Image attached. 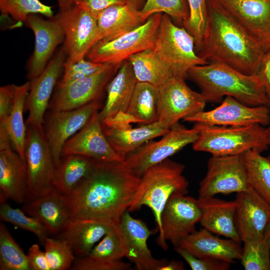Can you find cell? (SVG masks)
I'll use <instances>...</instances> for the list:
<instances>
[{
	"label": "cell",
	"mask_w": 270,
	"mask_h": 270,
	"mask_svg": "<svg viewBox=\"0 0 270 270\" xmlns=\"http://www.w3.org/2000/svg\"><path fill=\"white\" fill-rule=\"evenodd\" d=\"M28 182L25 163L14 150L5 127L0 124V202H26Z\"/></svg>",
	"instance_id": "e0dca14e"
},
{
	"label": "cell",
	"mask_w": 270,
	"mask_h": 270,
	"mask_svg": "<svg viewBox=\"0 0 270 270\" xmlns=\"http://www.w3.org/2000/svg\"><path fill=\"white\" fill-rule=\"evenodd\" d=\"M152 49L176 76L186 78L190 68L208 64L197 54L194 36L166 14H162Z\"/></svg>",
	"instance_id": "8992f818"
},
{
	"label": "cell",
	"mask_w": 270,
	"mask_h": 270,
	"mask_svg": "<svg viewBox=\"0 0 270 270\" xmlns=\"http://www.w3.org/2000/svg\"><path fill=\"white\" fill-rule=\"evenodd\" d=\"M162 16L160 13L154 14L140 26L118 38L98 42L86 58L96 62L120 65L132 55L153 48Z\"/></svg>",
	"instance_id": "52a82bcc"
},
{
	"label": "cell",
	"mask_w": 270,
	"mask_h": 270,
	"mask_svg": "<svg viewBox=\"0 0 270 270\" xmlns=\"http://www.w3.org/2000/svg\"><path fill=\"white\" fill-rule=\"evenodd\" d=\"M98 111L87 124L68 140L64 146L62 157L78 154L105 161H124L108 140L98 116Z\"/></svg>",
	"instance_id": "603a6c76"
},
{
	"label": "cell",
	"mask_w": 270,
	"mask_h": 270,
	"mask_svg": "<svg viewBox=\"0 0 270 270\" xmlns=\"http://www.w3.org/2000/svg\"><path fill=\"white\" fill-rule=\"evenodd\" d=\"M22 209L28 215L42 224L50 235L57 236L70 219L61 194L54 186L26 202Z\"/></svg>",
	"instance_id": "4316f807"
},
{
	"label": "cell",
	"mask_w": 270,
	"mask_h": 270,
	"mask_svg": "<svg viewBox=\"0 0 270 270\" xmlns=\"http://www.w3.org/2000/svg\"><path fill=\"white\" fill-rule=\"evenodd\" d=\"M29 89V81L21 85H16L12 110L6 121L4 124H0L6 128L14 150L24 163L27 128L24 121V112Z\"/></svg>",
	"instance_id": "d6a6232c"
},
{
	"label": "cell",
	"mask_w": 270,
	"mask_h": 270,
	"mask_svg": "<svg viewBox=\"0 0 270 270\" xmlns=\"http://www.w3.org/2000/svg\"><path fill=\"white\" fill-rule=\"evenodd\" d=\"M94 159L78 154L62 157L56 167L53 186L62 194L74 188L88 173Z\"/></svg>",
	"instance_id": "4dcf8cb0"
},
{
	"label": "cell",
	"mask_w": 270,
	"mask_h": 270,
	"mask_svg": "<svg viewBox=\"0 0 270 270\" xmlns=\"http://www.w3.org/2000/svg\"><path fill=\"white\" fill-rule=\"evenodd\" d=\"M76 0H56L59 10L62 11L66 10L74 4Z\"/></svg>",
	"instance_id": "f5cc1de1"
},
{
	"label": "cell",
	"mask_w": 270,
	"mask_h": 270,
	"mask_svg": "<svg viewBox=\"0 0 270 270\" xmlns=\"http://www.w3.org/2000/svg\"><path fill=\"white\" fill-rule=\"evenodd\" d=\"M140 12L144 22L154 14L163 13L183 26L190 16L187 0H146Z\"/></svg>",
	"instance_id": "8d00e7d4"
},
{
	"label": "cell",
	"mask_w": 270,
	"mask_h": 270,
	"mask_svg": "<svg viewBox=\"0 0 270 270\" xmlns=\"http://www.w3.org/2000/svg\"><path fill=\"white\" fill-rule=\"evenodd\" d=\"M44 246L50 270H66L72 267L76 256L66 241L48 236Z\"/></svg>",
	"instance_id": "60d3db41"
},
{
	"label": "cell",
	"mask_w": 270,
	"mask_h": 270,
	"mask_svg": "<svg viewBox=\"0 0 270 270\" xmlns=\"http://www.w3.org/2000/svg\"><path fill=\"white\" fill-rule=\"evenodd\" d=\"M66 58L61 48L50 60L44 71L29 80L30 89L26 97L25 110L28 112L26 125L44 128V114L49 106L50 100L62 71Z\"/></svg>",
	"instance_id": "ac0fdd59"
},
{
	"label": "cell",
	"mask_w": 270,
	"mask_h": 270,
	"mask_svg": "<svg viewBox=\"0 0 270 270\" xmlns=\"http://www.w3.org/2000/svg\"><path fill=\"white\" fill-rule=\"evenodd\" d=\"M240 242L220 238L204 228L189 234L179 247L198 258H211L232 263L240 260L242 248Z\"/></svg>",
	"instance_id": "cb8c5ba5"
},
{
	"label": "cell",
	"mask_w": 270,
	"mask_h": 270,
	"mask_svg": "<svg viewBox=\"0 0 270 270\" xmlns=\"http://www.w3.org/2000/svg\"><path fill=\"white\" fill-rule=\"evenodd\" d=\"M0 10L2 15L10 16L14 20L24 22L30 14H38L52 18V6L40 0H0Z\"/></svg>",
	"instance_id": "74e56055"
},
{
	"label": "cell",
	"mask_w": 270,
	"mask_h": 270,
	"mask_svg": "<svg viewBox=\"0 0 270 270\" xmlns=\"http://www.w3.org/2000/svg\"><path fill=\"white\" fill-rule=\"evenodd\" d=\"M0 270H30L27 255L2 222L0 223Z\"/></svg>",
	"instance_id": "d590c367"
},
{
	"label": "cell",
	"mask_w": 270,
	"mask_h": 270,
	"mask_svg": "<svg viewBox=\"0 0 270 270\" xmlns=\"http://www.w3.org/2000/svg\"><path fill=\"white\" fill-rule=\"evenodd\" d=\"M97 20L98 42L118 38L144 22L140 10L128 2L107 8Z\"/></svg>",
	"instance_id": "f546056e"
},
{
	"label": "cell",
	"mask_w": 270,
	"mask_h": 270,
	"mask_svg": "<svg viewBox=\"0 0 270 270\" xmlns=\"http://www.w3.org/2000/svg\"><path fill=\"white\" fill-rule=\"evenodd\" d=\"M120 65L112 66L90 76L72 82H59L49 104L51 111L74 110L100 100L103 92Z\"/></svg>",
	"instance_id": "5bb4252c"
},
{
	"label": "cell",
	"mask_w": 270,
	"mask_h": 270,
	"mask_svg": "<svg viewBox=\"0 0 270 270\" xmlns=\"http://www.w3.org/2000/svg\"><path fill=\"white\" fill-rule=\"evenodd\" d=\"M15 86V84H10L0 88V124L6 121L12 110Z\"/></svg>",
	"instance_id": "7dc6e473"
},
{
	"label": "cell",
	"mask_w": 270,
	"mask_h": 270,
	"mask_svg": "<svg viewBox=\"0 0 270 270\" xmlns=\"http://www.w3.org/2000/svg\"><path fill=\"white\" fill-rule=\"evenodd\" d=\"M198 130L188 128L178 122L157 141H148L128 154L124 162L136 176L140 178L150 167L168 158L186 146L193 144Z\"/></svg>",
	"instance_id": "ba28073f"
},
{
	"label": "cell",
	"mask_w": 270,
	"mask_h": 270,
	"mask_svg": "<svg viewBox=\"0 0 270 270\" xmlns=\"http://www.w3.org/2000/svg\"><path fill=\"white\" fill-rule=\"evenodd\" d=\"M207 22L197 54L207 62L227 65L256 74L266 52L260 43L220 6L207 0Z\"/></svg>",
	"instance_id": "7a4b0ae2"
},
{
	"label": "cell",
	"mask_w": 270,
	"mask_h": 270,
	"mask_svg": "<svg viewBox=\"0 0 270 270\" xmlns=\"http://www.w3.org/2000/svg\"><path fill=\"white\" fill-rule=\"evenodd\" d=\"M251 188L242 154L212 155L206 174L200 182L198 198L237 193Z\"/></svg>",
	"instance_id": "30bf717a"
},
{
	"label": "cell",
	"mask_w": 270,
	"mask_h": 270,
	"mask_svg": "<svg viewBox=\"0 0 270 270\" xmlns=\"http://www.w3.org/2000/svg\"><path fill=\"white\" fill-rule=\"evenodd\" d=\"M128 2L130 3L138 10L141 7L144 0H127Z\"/></svg>",
	"instance_id": "db71d44e"
},
{
	"label": "cell",
	"mask_w": 270,
	"mask_h": 270,
	"mask_svg": "<svg viewBox=\"0 0 270 270\" xmlns=\"http://www.w3.org/2000/svg\"><path fill=\"white\" fill-rule=\"evenodd\" d=\"M116 227L102 222L70 218L56 238L66 241L76 257H85L96 242Z\"/></svg>",
	"instance_id": "f1b7e54d"
},
{
	"label": "cell",
	"mask_w": 270,
	"mask_h": 270,
	"mask_svg": "<svg viewBox=\"0 0 270 270\" xmlns=\"http://www.w3.org/2000/svg\"><path fill=\"white\" fill-rule=\"evenodd\" d=\"M185 166L169 158L148 168L140 178L136 190L128 208L130 212L146 206L154 214L162 234V214L169 198L174 194H186L188 182L184 176Z\"/></svg>",
	"instance_id": "277c9868"
},
{
	"label": "cell",
	"mask_w": 270,
	"mask_h": 270,
	"mask_svg": "<svg viewBox=\"0 0 270 270\" xmlns=\"http://www.w3.org/2000/svg\"><path fill=\"white\" fill-rule=\"evenodd\" d=\"M127 2V0H76L74 4L88 10L98 18V15L107 8Z\"/></svg>",
	"instance_id": "c3c4849f"
},
{
	"label": "cell",
	"mask_w": 270,
	"mask_h": 270,
	"mask_svg": "<svg viewBox=\"0 0 270 270\" xmlns=\"http://www.w3.org/2000/svg\"><path fill=\"white\" fill-rule=\"evenodd\" d=\"M24 210L12 207L4 202L0 204V218L22 230L34 234L40 242L44 245L46 238L50 235L44 226L40 221L29 215Z\"/></svg>",
	"instance_id": "f35d334b"
},
{
	"label": "cell",
	"mask_w": 270,
	"mask_h": 270,
	"mask_svg": "<svg viewBox=\"0 0 270 270\" xmlns=\"http://www.w3.org/2000/svg\"><path fill=\"white\" fill-rule=\"evenodd\" d=\"M102 106L100 100L74 110L51 111L44 130L56 167L60 163L66 142L82 128Z\"/></svg>",
	"instance_id": "2e32d148"
},
{
	"label": "cell",
	"mask_w": 270,
	"mask_h": 270,
	"mask_svg": "<svg viewBox=\"0 0 270 270\" xmlns=\"http://www.w3.org/2000/svg\"><path fill=\"white\" fill-rule=\"evenodd\" d=\"M54 16L64 32L62 47L66 54V60L73 62L86 58L98 41L97 18L75 4L58 11Z\"/></svg>",
	"instance_id": "7c38bea8"
},
{
	"label": "cell",
	"mask_w": 270,
	"mask_h": 270,
	"mask_svg": "<svg viewBox=\"0 0 270 270\" xmlns=\"http://www.w3.org/2000/svg\"><path fill=\"white\" fill-rule=\"evenodd\" d=\"M184 265L182 262L176 260L168 262L161 270H184Z\"/></svg>",
	"instance_id": "816d5d0a"
},
{
	"label": "cell",
	"mask_w": 270,
	"mask_h": 270,
	"mask_svg": "<svg viewBox=\"0 0 270 270\" xmlns=\"http://www.w3.org/2000/svg\"><path fill=\"white\" fill-rule=\"evenodd\" d=\"M116 65L94 62L86 58L73 62L66 60L64 66L63 76L60 82H68L83 78Z\"/></svg>",
	"instance_id": "ee69618b"
},
{
	"label": "cell",
	"mask_w": 270,
	"mask_h": 270,
	"mask_svg": "<svg viewBox=\"0 0 270 270\" xmlns=\"http://www.w3.org/2000/svg\"><path fill=\"white\" fill-rule=\"evenodd\" d=\"M202 211L198 199L186 194H173L168 200L162 214V234L158 244L168 249L166 241L174 248L179 247L185 238L195 230L200 222Z\"/></svg>",
	"instance_id": "4fadbf2b"
},
{
	"label": "cell",
	"mask_w": 270,
	"mask_h": 270,
	"mask_svg": "<svg viewBox=\"0 0 270 270\" xmlns=\"http://www.w3.org/2000/svg\"><path fill=\"white\" fill-rule=\"evenodd\" d=\"M138 82L131 64L124 61L106 87V100L98 111L101 122L127 112Z\"/></svg>",
	"instance_id": "d4e9b609"
},
{
	"label": "cell",
	"mask_w": 270,
	"mask_h": 270,
	"mask_svg": "<svg viewBox=\"0 0 270 270\" xmlns=\"http://www.w3.org/2000/svg\"><path fill=\"white\" fill-rule=\"evenodd\" d=\"M242 156L251 187L270 205V161L255 150Z\"/></svg>",
	"instance_id": "e575fe53"
},
{
	"label": "cell",
	"mask_w": 270,
	"mask_h": 270,
	"mask_svg": "<svg viewBox=\"0 0 270 270\" xmlns=\"http://www.w3.org/2000/svg\"><path fill=\"white\" fill-rule=\"evenodd\" d=\"M202 211L201 226L206 230L241 242L236 224V202L214 196L198 198Z\"/></svg>",
	"instance_id": "484cf974"
},
{
	"label": "cell",
	"mask_w": 270,
	"mask_h": 270,
	"mask_svg": "<svg viewBox=\"0 0 270 270\" xmlns=\"http://www.w3.org/2000/svg\"><path fill=\"white\" fill-rule=\"evenodd\" d=\"M26 255L30 270H50L45 252L38 244L32 245Z\"/></svg>",
	"instance_id": "681fc988"
},
{
	"label": "cell",
	"mask_w": 270,
	"mask_h": 270,
	"mask_svg": "<svg viewBox=\"0 0 270 270\" xmlns=\"http://www.w3.org/2000/svg\"><path fill=\"white\" fill-rule=\"evenodd\" d=\"M88 256L106 261L122 260L125 252L118 228L108 232L93 248Z\"/></svg>",
	"instance_id": "b9f144b4"
},
{
	"label": "cell",
	"mask_w": 270,
	"mask_h": 270,
	"mask_svg": "<svg viewBox=\"0 0 270 270\" xmlns=\"http://www.w3.org/2000/svg\"><path fill=\"white\" fill-rule=\"evenodd\" d=\"M140 178L124 161L94 159L88 174L62 194L70 218L102 222L118 226L128 210Z\"/></svg>",
	"instance_id": "6da1fadb"
},
{
	"label": "cell",
	"mask_w": 270,
	"mask_h": 270,
	"mask_svg": "<svg viewBox=\"0 0 270 270\" xmlns=\"http://www.w3.org/2000/svg\"><path fill=\"white\" fill-rule=\"evenodd\" d=\"M158 87L138 82L126 113L138 126L158 121Z\"/></svg>",
	"instance_id": "836d02e7"
},
{
	"label": "cell",
	"mask_w": 270,
	"mask_h": 270,
	"mask_svg": "<svg viewBox=\"0 0 270 270\" xmlns=\"http://www.w3.org/2000/svg\"><path fill=\"white\" fill-rule=\"evenodd\" d=\"M264 234L267 238V239L268 242L269 246H270V224L268 228H267Z\"/></svg>",
	"instance_id": "9f6ffc18"
},
{
	"label": "cell",
	"mask_w": 270,
	"mask_h": 270,
	"mask_svg": "<svg viewBox=\"0 0 270 270\" xmlns=\"http://www.w3.org/2000/svg\"><path fill=\"white\" fill-rule=\"evenodd\" d=\"M102 125L110 145L124 160L128 154L144 143L163 136L170 130L158 121L136 128L130 124L120 126Z\"/></svg>",
	"instance_id": "83f0119b"
},
{
	"label": "cell",
	"mask_w": 270,
	"mask_h": 270,
	"mask_svg": "<svg viewBox=\"0 0 270 270\" xmlns=\"http://www.w3.org/2000/svg\"><path fill=\"white\" fill-rule=\"evenodd\" d=\"M270 51V0H210Z\"/></svg>",
	"instance_id": "d6986e66"
},
{
	"label": "cell",
	"mask_w": 270,
	"mask_h": 270,
	"mask_svg": "<svg viewBox=\"0 0 270 270\" xmlns=\"http://www.w3.org/2000/svg\"><path fill=\"white\" fill-rule=\"evenodd\" d=\"M24 22L35 37L34 50L26 65V77L30 80L44 71L57 46L64 42V34L54 16L45 19L33 14Z\"/></svg>",
	"instance_id": "ffe728a7"
},
{
	"label": "cell",
	"mask_w": 270,
	"mask_h": 270,
	"mask_svg": "<svg viewBox=\"0 0 270 270\" xmlns=\"http://www.w3.org/2000/svg\"><path fill=\"white\" fill-rule=\"evenodd\" d=\"M257 74L270 99V51L265 54Z\"/></svg>",
	"instance_id": "f907efd6"
},
{
	"label": "cell",
	"mask_w": 270,
	"mask_h": 270,
	"mask_svg": "<svg viewBox=\"0 0 270 270\" xmlns=\"http://www.w3.org/2000/svg\"><path fill=\"white\" fill-rule=\"evenodd\" d=\"M131 268L130 263L122 261H106L90 258L76 257L70 268L74 270H127Z\"/></svg>",
	"instance_id": "bcb514c9"
},
{
	"label": "cell",
	"mask_w": 270,
	"mask_h": 270,
	"mask_svg": "<svg viewBox=\"0 0 270 270\" xmlns=\"http://www.w3.org/2000/svg\"><path fill=\"white\" fill-rule=\"evenodd\" d=\"M198 137L192 144L194 150L214 156L242 154L248 150L260 153L268 144L266 128L260 124L242 126H207L194 124Z\"/></svg>",
	"instance_id": "5b68a950"
},
{
	"label": "cell",
	"mask_w": 270,
	"mask_h": 270,
	"mask_svg": "<svg viewBox=\"0 0 270 270\" xmlns=\"http://www.w3.org/2000/svg\"><path fill=\"white\" fill-rule=\"evenodd\" d=\"M189 76L200 87L207 102L230 96L250 106L270 108V99L258 75H247L227 65L210 62L190 68Z\"/></svg>",
	"instance_id": "3957f363"
},
{
	"label": "cell",
	"mask_w": 270,
	"mask_h": 270,
	"mask_svg": "<svg viewBox=\"0 0 270 270\" xmlns=\"http://www.w3.org/2000/svg\"><path fill=\"white\" fill-rule=\"evenodd\" d=\"M185 80L174 76L158 86V121L169 129L180 120L204 110L207 102Z\"/></svg>",
	"instance_id": "8fae6325"
},
{
	"label": "cell",
	"mask_w": 270,
	"mask_h": 270,
	"mask_svg": "<svg viewBox=\"0 0 270 270\" xmlns=\"http://www.w3.org/2000/svg\"><path fill=\"white\" fill-rule=\"evenodd\" d=\"M190 16L184 27L194 36L196 53L200 49L207 22V0H187Z\"/></svg>",
	"instance_id": "7bdbcfd3"
},
{
	"label": "cell",
	"mask_w": 270,
	"mask_h": 270,
	"mask_svg": "<svg viewBox=\"0 0 270 270\" xmlns=\"http://www.w3.org/2000/svg\"><path fill=\"white\" fill-rule=\"evenodd\" d=\"M236 224L241 242L264 236L270 224V205L252 188L236 193Z\"/></svg>",
	"instance_id": "7402d4cb"
},
{
	"label": "cell",
	"mask_w": 270,
	"mask_h": 270,
	"mask_svg": "<svg viewBox=\"0 0 270 270\" xmlns=\"http://www.w3.org/2000/svg\"><path fill=\"white\" fill-rule=\"evenodd\" d=\"M123 244L125 257L138 270H161L168 261L154 258L148 246L153 232L142 220L133 218L126 210L117 226Z\"/></svg>",
	"instance_id": "44dd1931"
},
{
	"label": "cell",
	"mask_w": 270,
	"mask_h": 270,
	"mask_svg": "<svg viewBox=\"0 0 270 270\" xmlns=\"http://www.w3.org/2000/svg\"><path fill=\"white\" fill-rule=\"evenodd\" d=\"M240 261L246 270H270V248L264 236L243 242Z\"/></svg>",
	"instance_id": "ab89813d"
},
{
	"label": "cell",
	"mask_w": 270,
	"mask_h": 270,
	"mask_svg": "<svg viewBox=\"0 0 270 270\" xmlns=\"http://www.w3.org/2000/svg\"><path fill=\"white\" fill-rule=\"evenodd\" d=\"M128 60L138 82H148L158 87L176 76L152 48L134 54Z\"/></svg>",
	"instance_id": "1f68e13d"
},
{
	"label": "cell",
	"mask_w": 270,
	"mask_h": 270,
	"mask_svg": "<svg viewBox=\"0 0 270 270\" xmlns=\"http://www.w3.org/2000/svg\"><path fill=\"white\" fill-rule=\"evenodd\" d=\"M266 137H267L268 147L270 149L269 155L267 158L270 161V122L268 125V127L266 128Z\"/></svg>",
	"instance_id": "11a10c76"
},
{
	"label": "cell",
	"mask_w": 270,
	"mask_h": 270,
	"mask_svg": "<svg viewBox=\"0 0 270 270\" xmlns=\"http://www.w3.org/2000/svg\"><path fill=\"white\" fill-rule=\"evenodd\" d=\"M176 251L186 261L192 270H228L232 262L211 258H198L181 247Z\"/></svg>",
	"instance_id": "f6af8a7d"
},
{
	"label": "cell",
	"mask_w": 270,
	"mask_h": 270,
	"mask_svg": "<svg viewBox=\"0 0 270 270\" xmlns=\"http://www.w3.org/2000/svg\"><path fill=\"white\" fill-rule=\"evenodd\" d=\"M183 120L207 126H242L260 124L264 126L270 122V108L248 106L226 96L222 104L214 109L198 112Z\"/></svg>",
	"instance_id": "9a60e30c"
},
{
	"label": "cell",
	"mask_w": 270,
	"mask_h": 270,
	"mask_svg": "<svg viewBox=\"0 0 270 270\" xmlns=\"http://www.w3.org/2000/svg\"><path fill=\"white\" fill-rule=\"evenodd\" d=\"M26 128L25 164L28 182V202L54 186L56 166L44 128L32 125H26Z\"/></svg>",
	"instance_id": "9c48e42d"
}]
</instances>
